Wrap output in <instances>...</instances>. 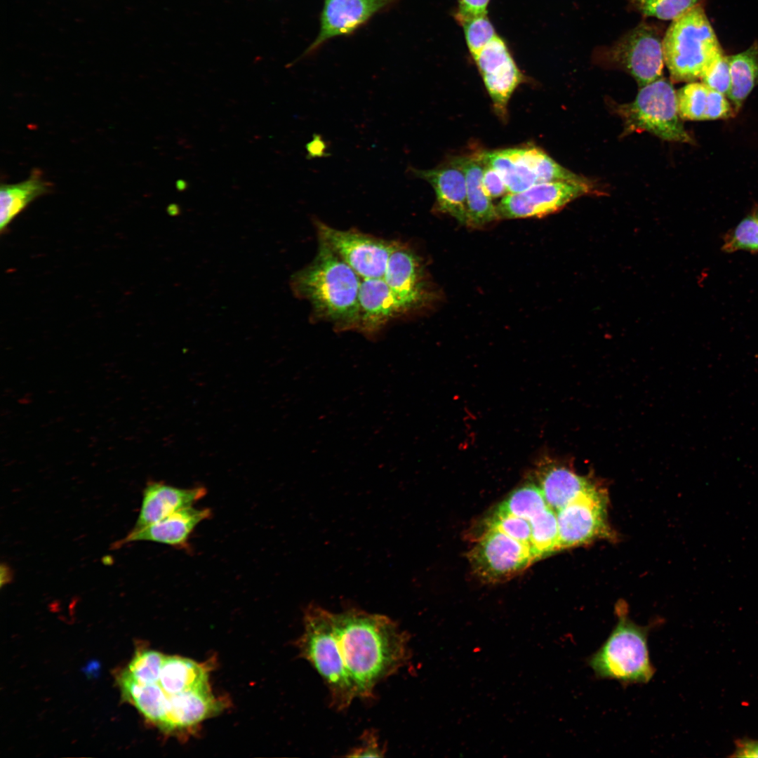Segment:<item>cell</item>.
Segmentation results:
<instances>
[{"mask_svg": "<svg viewBox=\"0 0 758 758\" xmlns=\"http://www.w3.org/2000/svg\"><path fill=\"white\" fill-rule=\"evenodd\" d=\"M663 51L671 81L677 83L700 79L722 50L703 8L696 5L672 20L663 38Z\"/></svg>", "mask_w": 758, "mask_h": 758, "instance_id": "obj_3", "label": "cell"}, {"mask_svg": "<svg viewBox=\"0 0 758 758\" xmlns=\"http://www.w3.org/2000/svg\"><path fill=\"white\" fill-rule=\"evenodd\" d=\"M731 88L727 95L739 110L758 80V44L729 57Z\"/></svg>", "mask_w": 758, "mask_h": 758, "instance_id": "obj_25", "label": "cell"}, {"mask_svg": "<svg viewBox=\"0 0 758 758\" xmlns=\"http://www.w3.org/2000/svg\"><path fill=\"white\" fill-rule=\"evenodd\" d=\"M220 708V702L209 688L168 695L167 714L161 729L171 731L191 727Z\"/></svg>", "mask_w": 758, "mask_h": 758, "instance_id": "obj_18", "label": "cell"}, {"mask_svg": "<svg viewBox=\"0 0 758 758\" xmlns=\"http://www.w3.org/2000/svg\"><path fill=\"white\" fill-rule=\"evenodd\" d=\"M556 513L559 550L583 545L609 534L606 496L596 485Z\"/></svg>", "mask_w": 758, "mask_h": 758, "instance_id": "obj_9", "label": "cell"}, {"mask_svg": "<svg viewBox=\"0 0 758 758\" xmlns=\"http://www.w3.org/2000/svg\"><path fill=\"white\" fill-rule=\"evenodd\" d=\"M710 88L703 83L692 81L677 91L679 116L682 120L703 121Z\"/></svg>", "mask_w": 758, "mask_h": 758, "instance_id": "obj_30", "label": "cell"}, {"mask_svg": "<svg viewBox=\"0 0 758 758\" xmlns=\"http://www.w3.org/2000/svg\"><path fill=\"white\" fill-rule=\"evenodd\" d=\"M590 181H554L508 193L496 206L499 218L538 217L557 211L575 199L590 193Z\"/></svg>", "mask_w": 758, "mask_h": 758, "instance_id": "obj_10", "label": "cell"}, {"mask_svg": "<svg viewBox=\"0 0 758 758\" xmlns=\"http://www.w3.org/2000/svg\"><path fill=\"white\" fill-rule=\"evenodd\" d=\"M722 249L727 253L758 252V217L750 215L742 220L726 236Z\"/></svg>", "mask_w": 758, "mask_h": 758, "instance_id": "obj_32", "label": "cell"}, {"mask_svg": "<svg viewBox=\"0 0 758 758\" xmlns=\"http://www.w3.org/2000/svg\"><path fill=\"white\" fill-rule=\"evenodd\" d=\"M734 743L735 750L731 757L758 758V740L744 737Z\"/></svg>", "mask_w": 758, "mask_h": 758, "instance_id": "obj_39", "label": "cell"}, {"mask_svg": "<svg viewBox=\"0 0 758 758\" xmlns=\"http://www.w3.org/2000/svg\"><path fill=\"white\" fill-rule=\"evenodd\" d=\"M361 282L354 270L319 241L314 259L291 276L290 286L318 317L343 329L358 328Z\"/></svg>", "mask_w": 758, "mask_h": 758, "instance_id": "obj_2", "label": "cell"}, {"mask_svg": "<svg viewBox=\"0 0 758 758\" xmlns=\"http://www.w3.org/2000/svg\"><path fill=\"white\" fill-rule=\"evenodd\" d=\"M472 571L482 581H507L526 569L536 558L526 545L496 528L484 531L467 553Z\"/></svg>", "mask_w": 758, "mask_h": 758, "instance_id": "obj_6", "label": "cell"}, {"mask_svg": "<svg viewBox=\"0 0 758 758\" xmlns=\"http://www.w3.org/2000/svg\"><path fill=\"white\" fill-rule=\"evenodd\" d=\"M548 507L538 485L526 482L514 489L493 511L531 520Z\"/></svg>", "mask_w": 758, "mask_h": 758, "instance_id": "obj_27", "label": "cell"}, {"mask_svg": "<svg viewBox=\"0 0 758 758\" xmlns=\"http://www.w3.org/2000/svg\"><path fill=\"white\" fill-rule=\"evenodd\" d=\"M157 683L168 695L208 689V669L190 658L166 656Z\"/></svg>", "mask_w": 758, "mask_h": 758, "instance_id": "obj_22", "label": "cell"}, {"mask_svg": "<svg viewBox=\"0 0 758 758\" xmlns=\"http://www.w3.org/2000/svg\"><path fill=\"white\" fill-rule=\"evenodd\" d=\"M358 328L373 333L390 320L418 307L393 291L383 278L361 279Z\"/></svg>", "mask_w": 758, "mask_h": 758, "instance_id": "obj_13", "label": "cell"}, {"mask_svg": "<svg viewBox=\"0 0 758 758\" xmlns=\"http://www.w3.org/2000/svg\"><path fill=\"white\" fill-rule=\"evenodd\" d=\"M415 177L428 182L433 187L438 210L448 213L459 222L468 225L466 182L463 171L453 160L445 166L429 170L409 168Z\"/></svg>", "mask_w": 758, "mask_h": 758, "instance_id": "obj_15", "label": "cell"}, {"mask_svg": "<svg viewBox=\"0 0 758 758\" xmlns=\"http://www.w3.org/2000/svg\"><path fill=\"white\" fill-rule=\"evenodd\" d=\"M454 17L463 28L472 58L498 35L487 12L461 13L456 11Z\"/></svg>", "mask_w": 758, "mask_h": 758, "instance_id": "obj_29", "label": "cell"}, {"mask_svg": "<svg viewBox=\"0 0 758 758\" xmlns=\"http://www.w3.org/2000/svg\"><path fill=\"white\" fill-rule=\"evenodd\" d=\"M166 212L170 216L176 217L181 214L182 210L178 204L171 203L167 206Z\"/></svg>", "mask_w": 758, "mask_h": 758, "instance_id": "obj_41", "label": "cell"}, {"mask_svg": "<svg viewBox=\"0 0 758 758\" xmlns=\"http://www.w3.org/2000/svg\"><path fill=\"white\" fill-rule=\"evenodd\" d=\"M485 524L484 531L496 528L531 549V526L528 520L512 514L493 512Z\"/></svg>", "mask_w": 758, "mask_h": 758, "instance_id": "obj_34", "label": "cell"}, {"mask_svg": "<svg viewBox=\"0 0 758 758\" xmlns=\"http://www.w3.org/2000/svg\"><path fill=\"white\" fill-rule=\"evenodd\" d=\"M383 279L393 291L417 306L425 298L420 264L415 255L406 247L395 244Z\"/></svg>", "mask_w": 758, "mask_h": 758, "instance_id": "obj_19", "label": "cell"}, {"mask_svg": "<svg viewBox=\"0 0 758 758\" xmlns=\"http://www.w3.org/2000/svg\"><path fill=\"white\" fill-rule=\"evenodd\" d=\"M384 751L380 747L378 736L375 732L366 731L362 736L361 744L353 748L348 757H382Z\"/></svg>", "mask_w": 758, "mask_h": 758, "instance_id": "obj_38", "label": "cell"}, {"mask_svg": "<svg viewBox=\"0 0 758 758\" xmlns=\"http://www.w3.org/2000/svg\"><path fill=\"white\" fill-rule=\"evenodd\" d=\"M456 12L461 13H479L487 12L490 0H457Z\"/></svg>", "mask_w": 758, "mask_h": 758, "instance_id": "obj_40", "label": "cell"}, {"mask_svg": "<svg viewBox=\"0 0 758 758\" xmlns=\"http://www.w3.org/2000/svg\"><path fill=\"white\" fill-rule=\"evenodd\" d=\"M756 215H757V216L758 217V211H757V213H756Z\"/></svg>", "mask_w": 758, "mask_h": 758, "instance_id": "obj_43", "label": "cell"}, {"mask_svg": "<svg viewBox=\"0 0 758 758\" xmlns=\"http://www.w3.org/2000/svg\"><path fill=\"white\" fill-rule=\"evenodd\" d=\"M166 656L154 650L137 651L127 670L138 683H157Z\"/></svg>", "mask_w": 758, "mask_h": 758, "instance_id": "obj_33", "label": "cell"}, {"mask_svg": "<svg viewBox=\"0 0 758 758\" xmlns=\"http://www.w3.org/2000/svg\"><path fill=\"white\" fill-rule=\"evenodd\" d=\"M319 241L326 245L361 279L383 278L396 244L351 230L317 223Z\"/></svg>", "mask_w": 758, "mask_h": 758, "instance_id": "obj_8", "label": "cell"}, {"mask_svg": "<svg viewBox=\"0 0 758 758\" xmlns=\"http://www.w3.org/2000/svg\"><path fill=\"white\" fill-rule=\"evenodd\" d=\"M51 184L44 180L40 171L34 169L26 180L15 184H3L0 188V230L37 197L51 192Z\"/></svg>", "mask_w": 758, "mask_h": 758, "instance_id": "obj_23", "label": "cell"}, {"mask_svg": "<svg viewBox=\"0 0 758 758\" xmlns=\"http://www.w3.org/2000/svg\"><path fill=\"white\" fill-rule=\"evenodd\" d=\"M207 493L206 488H179L160 481L149 482L144 491L140 513L133 530L159 521L181 509L193 506Z\"/></svg>", "mask_w": 758, "mask_h": 758, "instance_id": "obj_16", "label": "cell"}, {"mask_svg": "<svg viewBox=\"0 0 758 758\" xmlns=\"http://www.w3.org/2000/svg\"><path fill=\"white\" fill-rule=\"evenodd\" d=\"M297 646L341 710L357 698L373 696L376 685L411 658L410 636L387 616L349 606L331 612L316 604L304 611Z\"/></svg>", "mask_w": 758, "mask_h": 758, "instance_id": "obj_1", "label": "cell"}, {"mask_svg": "<svg viewBox=\"0 0 758 758\" xmlns=\"http://www.w3.org/2000/svg\"><path fill=\"white\" fill-rule=\"evenodd\" d=\"M453 161L463 171L467 192L468 225L483 226L500 218L497 207L482 185L484 164L480 153L455 157Z\"/></svg>", "mask_w": 758, "mask_h": 758, "instance_id": "obj_20", "label": "cell"}, {"mask_svg": "<svg viewBox=\"0 0 758 758\" xmlns=\"http://www.w3.org/2000/svg\"><path fill=\"white\" fill-rule=\"evenodd\" d=\"M700 79L708 88L727 96L731 88L729 57L723 52L719 53L710 63Z\"/></svg>", "mask_w": 758, "mask_h": 758, "instance_id": "obj_35", "label": "cell"}, {"mask_svg": "<svg viewBox=\"0 0 758 758\" xmlns=\"http://www.w3.org/2000/svg\"><path fill=\"white\" fill-rule=\"evenodd\" d=\"M189 184L187 180L178 179L175 182V188L178 192H184L187 190Z\"/></svg>", "mask_w": 758, "mask_h": 758, "instance_id": "obj_42", "label": "cell"}, {"mask_svg": "<svg viewBox=\"0 0 758 758\" xmlns=\"http://www.w3.org/2000/svg\"><path fill=\"white\" fill-rule=\"evenodd\" d=\"M520 159L535 175L538 183L554 181H589L564 168L543 150L533 145L515 147Z\"/></svg>", "mask_w": 758, "mask_h": 758, "instance_id": "obj_26", "label": "cell"}, {"mask_svg": "<svg viewBox=\"0 0 758 758\" xmlns=\"http://www.w3.org/2000/svg\"><path fill=\"white\" fill-rule=\"evenodd\" d=\"M124 698L133 704L146 719L161 728L167 714L168 695L158 683L142 684L127 669L118 677Z\"/></svg>", "mask_w": 758, "mask_h": 758, "instance_id": "obj_21", "label": "cell"}, {"mask_svg": "<svg viewBox=\"0 0 758 758\" xmlns=\"http://www.w3.org/2000/svg\"><path fill=\"white\" fill-rule=\"evenodd\" d=\"M618 612L616 625L587 663L598 678L647 683L655 673L648 648L651 627L635 623L623 611Z\"/></svg>", "mask_w": 758, "mask_h": 758, "instance_id": "obj_4", "label": "cell"}, {"mask_svg": "<svg viewBox=\"0 0 758 758\" xmlns=\"http://www.w3.org/2000/svg\"><path fill=\"white\" fill-rule=\"evenodd\" d=\"M483 163L494 168L503 179L508 193H517L538 184L531 170L517 154L514 147L482 152Z\"/></svg>", "mask_w": 758, "mask_h": 758, "instance_id": "obj_24", "label": "cell"}, {"mask_svg": "<svg viewBox=\"0 0 758 758\" xmlns=\"http://www.w3.org/2000/svg\"><path fill=\"white\" fill-rule=\"evenodd\" d=\"M535 475L547 505L555 512L596 485L566 463L549 456L538 460Z\"/></svg>", "mask_w": 758, "mask_h": 758, "instance_id": "obj_14", "label": "cell"}, {"mask_svg": "<svg viewBox=\"0 0 758 758\" xmlns=\"http://www.w3.org/2000/svg\"><path fill=\"white\" fill-rule=\"evenodd\" d=\"M482 185L486 194L491 199L503 196L508 192L507 186L498 171L485 164L482 175Z\"/></svg>", "mask_w": 758, "mask_h": 758, "instance_id": "obj_37", "label": "cell"}, {"mask_svg": "<svg viewBox=\"0 0 758 758\" xmlns=\"http://www.w3.org/2000/svg\"><path fill=\"white\" fill-rule=\"evenodd\" d=\"M630 5L645 16L674 20L698 5V0H629Z\"/></svg>", "mask_w": 758, "mask_h": 758, "instance_id": "obj_31", "label": "cell"}, {"mask_svg": "<svg viewBox=\"0 0 758 758\" xmlns=\"http://www.w3.org/2000/svg\"><path fill=\"white\" fill-rule=\"evenodd\" d=\"M531 550L536 560L559 550V528L556 512L549 506L529 520Z\"/></svg>", "mask_w": 758, "mask_h": 758, "instance_id": "obj_28", "label": "cell"}, {"mask_svg": "<svg viewBox=\"0 0 758 758\" xmlns=\"http://www.w3.org/2000/svg\"><path fill=\"white\" fill-rule=\"evenodd\" d=\"M492 99L496 112L504 118L507 105L524 80L505 41L498 35L473 57Z\"/></svg>", "mask_w": 758, "mask_h": 758, "instance_id": "obj_12", "label": "cell"}, {"mask_svg": "<svg viewBox=\"0 0 758 758\" xmlns=\"http://www.w3.org/2000/svg\"><path fill=\"white\" fill-rule=\"evenodd\" d=\"M726 95L710 89L704 120H716L730 117L733 108Z\"/></svg>", "mask_w": 758, "mask_h": 758, "instance_id": "obj_36", "label": "cell"}, {"mask_svg": "<svg viewBox=\"0 0 758 758\" xmlns=\"http://www.w3.org/2000/svg\"><path fill=\"white\" fill-rule=\"evenodd\" d=\"M625 134L649 132L660 139L692 143L679 116L677 91L672 82L661 77L644 86L635 99L618 107Z\"/></svg>", "mask_w": 758, "mask_h": 758, "instance_id": "obj_5", "label": "cell"}, {"mask_svg": "<svg viewBox=\"0 0 758 758\" xmlns=\"http://www.w3.org/2000/svg\"><path fill=\"white\" fill-rule=\"evenodd\" d=\"M211 515V512L208 508L187 507L147 526L132 530L122 540V543L151 541L177 548H185L196 527Z\"/></svg>", "mask_w": 758, "mask_h": 758, "instance_id": "obj_17", "label": "cell"}, {"mask_svg": "<svg viewBox=\"0 0 758 758\" xmlns=\"http://www.w3.org/2000/svg\"><path fill=\"white\" fill-rule=\"evenodd\" d=\"M663 38L656 26L640 23L609 50V60L630 74L641 88L663 76Z\"/></svg>", "mask_w": 758, "mask_h": 758, "instance_id": "obj_7", "label": "cell"}, {"mask_svg": "<svg viewBox=\"0 0 758 758\" xmlns=\"http://www.w3.org/2000/svg\"><path fill=\"white\" fill-rule=\"evenodd\" d=\"M400 1L324 0L319 32L302 57L313 54L331 39L353 34L375 15L388 10Z\"/></svg>", "mask_w": 758, "mask_h": 758, "instance_id": "obj_11", "label": "cell"}]
</instances>
